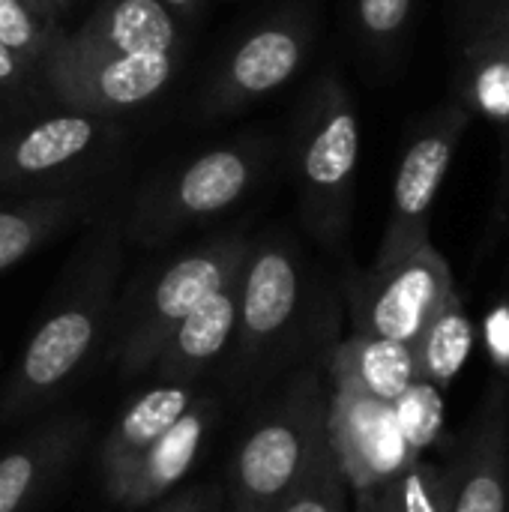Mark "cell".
Masks as SVG:
<instances>
[{
  "instance_id": "cell-1",
  "label": "cell",
  "mask_w": 509,
  "mask_h": 512,
  "mask_svg": "<svg viewBox=\"0 0 509 512\" xmlns=\"http://www.w3.org/2000/svg\"><path fill=\"white\" fill-rule=\"evenodd\" d=\"M51 309L30 333L0 390V423H24L54 408L111 336L123 267V225L105 222L72 261Z\"/></svg>"
},
{
  "instance_id": "cell-2",
  "label": "cell",
  "mask_w": 509,
  "mask_h": 512,
  "mask_svg": "<svg viewBox=\"0 0 509 512\" xmlns=\"http://www.w3.org/2000/svg\"><path fill=\"white\" fill-rule=\"evenodd\" d=\"M330 453L327 393L306 369L240 438L228 471V512H273Z\"/></svg>"
},
{
  "instance_id": "cell-3",
  "label": "cell",
  "mask_w": 509,
  "mask_h": 512,
  "mask_svg": "<svg viewBox=\"0 0 509 512\" xmlns=\"http://www.w3.org/2000/svg\"><path fill=\"white\" fill-rule=\"evenodd\" d=\"M249 249L252 237L246 228L225 231L165 261L150 273V279L135 285L126 303L117 300L111 348L120 375L135 378L150 372L174 327L243 267Z\"/></svg>"
},
{
  "instance_id": "cell-4",
  "label": "cell",
  "mask_w": 509,
  "mask_h": 512,
  "mask_svg": "<svg viewBox=\"0 0 509 512\" xmlns=\"http://www.w3.org/2000/svg\"><path fill=\"white\" fill-rule=\"evenodd\" d=\"M357 162V108L342 78L327 72L312 84L294 132V183L303 225L324 246H339L348 234Z\"/></svg>"
},
{
  "instance_id": "cell-5",
  "label": "cell",
  "mask_w": 509,
  "mask_h": 512,
  "mask_svg": "<svg viewBox=\"0 0 509 512\" xmlns=\"http://www.w3.org/2000/svg\"><path fill=\"white\" fill-rule=\"evenodd\" d=\"M264 159L267 147L258 141H237L192 156L144 186L123 234L141 246H162L183 228L225 213L252 189Z\"/></svg>"
},
{
  "instance_id": "cell-6",
  "label": "cell",
  "mask_w": 509,
  "mask_h": 512,
  "mask_svg": "<svg viewBox=\"0 0 509 512\" xmlns=\"http://www.w3.org/2000/svg\"><path fill=\"white\" fill-rule=\"evenodd\" d=\"M306 303L303 261L282 237L252 240L240 279V315L234 333V381H252L288 351Z\"/></svg>"
},
{
  "instance_id": "cell-7",
  "label": "cell",
  "mask_w": 509,
  "mask_h": 512,
  "mask_svg": "<svg viewBox=\"0 0 509 512\" xmlns=\"http://www.w3.org/2000/svg\"><path fill=\"white\" fill-rule=\"evenodd\" d=\"M468 120L471 114L465 105H447L435 117H429L408 144L393 180L390 216L372 267L396 264L429 243L432 207L441 192V183L447 180Z\"/></svg>"
},
{
  "instance_id": "cell-8",
  "label": "cell",
  "mask_w": 509,
  "mask_h": 512,
  "mask_svg": "<svg viewBox=\"0 0 509 512\" xmlns=\"http://www.w3.org/2000/svg\"><path fill=\"white\" fill-rule=\"evenodd\" d=\"M456 291L447 258L432 246H420L408 258L372 267L351 288L354 333L414 345L438 306Z\"/></svg>"
},
{
  "instance_id": "cell-9",
  "label": "cell",
  "mask_w": 509,
  "mask_h": 512,
  "mask_svg": "<svg viewBox=\"0 0 509 512\" xmlns=\"http://www.w3.org/2000/svg\"><path fill=\"white\" fill-rule=\"evenodd\" d=\"M330 384L327 441L351 492L378 489L420 459L408 447L390 402L369 396L339 375H330Z\"/></svg>"
},
{
  "instance_id": "cell-10",
  "label": "cell",
  "mask_w": 509,
  "mask_h": 512,
  "mask_svg": "<svg viewBox=\"0 0 509 512\" xmlns=\"http://www.w3.org/2000/svg\"><path fill=\"white\" fill-rule=\"evenodd\" d=\"M312 45V21L303 12H282L249 30L213 72L201 111L222 117L240 111L288 84Z\"/></svg>"
},
{
  "instance_id": "cell-11",
  "label": "cell",
  "mask_w": 509,
  "mask_h": 512,
  "mask_svg": "<svg viewBox=\"0 0 509 512\" xmlns=\"http://www.w3.org/2000/svg\"><path fill=\"white\" fill-rule=\"evenodd\" d=\"M48 90L84 114H111L150 102L174 81L180 54H138V57H69L57 51L42 54Z\"/></svg>"
},
{
  "instance_id": "cell-12",
  "label": "cell",
  "mask_w": 509,
  "mask_h": 512,
  "mask_svg": "<svg viewBox=\"0 0 509 512\" xmlns=\"http://www.w3.org/2000/svg\"><path fill=\"white\" fill-rule=\"evenodd\" d=\"M90 441V420L51 414L0 453V512H33L75 468Z\"/></svg>"
},
{
  "instance_id": "cell-13",
  "label": "cell",
  "mask_w": 509,
  "mask_h": 512,
  "mask_svg": "<svg viewBox=\"0 0 509 512\" xmlns=\"http://www.w3.org/2000/svg\"><path fill=\"white\" fill-rule=\"evenodd\" d=\"M45 51L69 57L180 54L177 18L162 0H102L75 33H54Z\"/></svg>"
},
{
  "instance_id": "cell-14",
  "label": "cell",
  "mask_w": 509,
  "mask_h": 512,
  "mask_svg": "<svg viewBox=\"0 0 509 512\" xmlns=\"http://www.w3.org/2000/svg\"><path fill=\"white\" fill-rule=\"evenodd\" d=\"M219 420V402L213 396H195L177 423L132 465L123 483L108 495L114 504L141 510L162 501L198 462L213 426Z\"/></svg>"
},
{
  "instance_id": "cell-15",
  "label": "cell",
  "mask_w": 509,
  "mask_h": 512,
  "mask_svg": "<svg viewBox=\"0 0 509 512\" xmlns=\"http://www.w3.org/2000/svg\"><path fill=\"white\" fill-rule=\"evenodd\" d=\"M240 279L243 267L174 327L150 366L159 381L192 384L231 348L240 315Z\"/></svg>"
},
{
  "instance_id": "cell-16",
  "label": "cell",
  "mask_w": 509,
  "mask_h": 512,
  "mask_svg": "<svg viewBox=\"0 0 509 512\" xmlns=\"http://www.w3.org/2000/svg\"><path fill=\"white\" fill-rule=\"evenodd\" d=\"M453 512H509V423L501 384L489 390L456 462Z\"/></svg>"
},
{
  "instance_id": "cell-17",
  "label": "cell",
  "mask_w": 509,
  "mask_h": 512,
  "mask_svg": "<svg viewBox=\"0 0 509 512\" xmlns=\"http://www.w3.org/2000/svg\"><path fill=\"white\" fill-rule=\"evenodd\" d=\"M195 396L198 393L192 390V384L159 381L120 411L96 453V468L105 495H111L123 483L132 465L177 423V417L192 405Z\"/></svg>"
},
{
  "instance_id": "cell-18",
  "label": "cell",
  "mask_w": 509,
  "mask_h": 512,
  "mask_svg": "<svg viewBox=\"0 0 509 512\" xmlns=\"http://www.w3.org/2000/svg\"><path fill=\"white\" fill-rule=\"evenodd\" d=\"M99 120V114L69 108L12 132L0 141V186L48 177L78 162L87 150L96 147L102 135Z\"/></svg>"
},
{
  "instance_id": "cell-19",
  "label": "cell",
  "mask_w": 509,
  "mask_h": 512,
  "mask_svg": "<svg viewBox=\"0 0 509 512\" xmlns=\"http://www.w3.org/2000/svg\"><path fill=\"white\" fill-rule=\"evenodd\" d=\"M330 375L348 378L369 396L393 405L417 381L414 351L405 342L354 333L333 351Z\"/></svg>"
},
{
  "instance_id": "cell-20",
  "label": "cell",
  "mask_w": 509,
  "mask_h": 512,
  "mask_svg": "<svg viewBox=\"0 0 509 512\" xmlns=\"http://www.w3.org/2000/svg\"><path fill=\"white\" fill-rule=\"evenodd\" d=\"M87 210L90 201L81 195H30L15 201L0 198V273L33 255Z\"/></svg>"
},
{
  "instance_id": "cell-21",
  "label": "cell",
  "mask_w": 509,
  "mask_h": 512,
  "mask_svg": "<svg viewBox=\"0 0 509 512\" xmlns=\"http://www.w3.org/2000/svg\"><path fill=\"white\" fill-rule=\"evenodd\" d=\"M474 339H477L474 324H471L459 294L453 291L438 306V312L429 318V324L411 345L417 381H426L444 393L465 369V363L474 351Z\"/></svg>"
},
{
  "instance_id": "cell-22",
  "label": "cell",
  "mask_w": 509,
  "mask_h": 512,
  "mask_svg": "<svg viewBox=\"0 0 509 512\" xmlns=\"http://www.w3.org/2000/svg\"><path fill=\"white\" fill-rule=\"evenodd\" d=\"M462 93L465 108L492 123H509V30L504 21H489L465 51Z\"/></svg>"
},
{
  "instance_id": "cell-23",
  "label": "cell",
  "mask_w": 509,
  "mask_h": 512,
  "mask_svg": "<svg viewBox=\"0 0 509 512\" xmlns=\"http://www.w3.org/2000/svg\"><path fill=\"white\" fill-rule=\"evenodd\" d=\"M399 512H453L456 498V462L450 468L435 462H411L396 480H390Z\"/></svg>"
},
{
  "instance_id": "cell-24",
  "label": "cell",
  "mask_w": 509,
  "mask_h": 512,
  "mask_svg": "<svg viewBox=\"0 0 509 512\" xmlns=\"http://www.w3.org/2000/svg\"><path fill=\"white\" fill-rule=\"evenodd\" d=\"M396 417L402 426V435L414 456H423L426 447H432L444 426V393L426 381H414L396 402Z\"/></svg>"
},
{
  "instance_id": "cell-25",
  "label": "cell",
  "mask_w": 509,
  "mask_h": 512,
  "mask_svg": "<svg viewBox=\"0 0 509 512\" xmlns=\"http://www.w3.org/2000/svg\"><path fill=\"white\" fill-rule=\"evenodd\" d=\"M348 483L333 450L309 471V477L282 498L273 512H348Z\"/></svg>"
},
{
  "instance_id": "cell-26",
  "label": "cell",
  "mask_w": 509,
  "mask_h": 512,
  "mask_svg": "<svg viewBox=\"0 0 509 512\" xmlns=\"http://www.w3.org/2000/svg\"><path fill=\"white\" fill-rule=\"evenodd\" d=\"M0 39L30 66L42 60L51 42V24L33 15L24 0H0Z\"/></svg>"
},
{
  "instance_id": "cell-27",
  "label": "cell",
  "mask_w": 509,
  "mask_h": 512,
  "mask_svg": "<svg viewBox=\"0 0 509 512\" xmlns=\"http://www.w3.org/2000/svg\"><path fill=\"white\" fill-rule=\"evenodd\" d=\"M411 9L414 0H354L357 30L372 48L387 51L405 33Z\"/></svg>"
},
{
  "instance_id": "cell-28",
  "label": "cell",
  "mask_w": 509,
  "mask_h": 512,
  "mask_svg": "<svg viewBox=\"0 0 509 512\" xmlns=\"http://www.w3.org/2000/svg\"><path fill=\"white\" fill-rule=\"evenodd\" d=\"M222 504L225 498L213 486H189L165 498L156 512H222Z\"/></svg>"
},
{
  "instance_id": "cell-29",
  "label": "cell",
  "mask_w": 509,
  "mask_h": 512,
  "mask_svg": "<svg viewBox=\"0 0 509 512\" xmlns=\"http://www.w3.org/2000/svg\"><path fill=\"white\" fill-rule=\"evenodd\" d=\"M354 495H357V512H399L390 483H384L378 489L354 492Z\"/></svg>"
},
{
  "instance_id": "cell-30",
  "label": "cell",
  "mask_w": 509,
  "mask_h": 512,
  "mask_svg": "<svg viewBox=\"0 0 509 512\" xmlns=\"http://www.w3.org/2000/svg\"><path fill=\"white\" fill-rule=\"evenodd\" d=\"M24 72H27V63L12 48H6L3 39H0V87L3 90L6 87H15L24 78Z\"/></svg>"
},
{
  "instance_id": "cell-31",
  "label": "cell",
  "mask_w": 509,
  "mask_h": 512,
  "mask_svg": "<svg viewBox=\"0 0 509 512\" xmlns=\"http://www.w3.org/2000/svg\"><path fill=\"white\" fill-rule=\"evenodd\" d=\"M30 9H33V15H39L45 24H54L57 18H60V12L69 6V0H24Z\"/></svg>"
},
{
  "instance_id": "cell-32",
  "label": "cell",
  "mask_w": 509,
  "mask_h": 512,
  "mask_svg": "<svg viewBox=\"0 0 509 512\" xmlns=\"http://www.w3.org/2000/svg\"><path fill=\"white\" fill-rule=\"evenodd\" d=\"M162 3H165V9L180 21V18H192L201 0H162Z\"/></svg>"
},
{
  "instance_id": "cell-33",
  "label": "cell",
  "mask_w": 509,
  "mask_h": 512,
  "mask_svg": "<svg viewBox=\"0 0 509 512\" xmlns=\"http://www.w3.org/2000/svg\"><path fill=\"white\" fill-rule=\"evenodd\" d=\"M495 3V18H504V15H509V0H492ZM492 18V21H495Z\"/></svg>"
},
{
  "instance_id": "cell-34",
  "label": "cell",
  "mask_w": 509,
  "mask_h": 512,
  "mask_svg": "<svg viewBox=\"0 0 509 512\" xmlns=\"http://www.w3.org/2000/svg\"><path fill=\"white\" fill-rule=\"evenodd\" d=\"M504 399H507V423H509V387L504 390Z\"/></svg>"
},
{
  "instance_id": "cell-35",
  "label": "cell",
  "mask_w": 509,
  "mask_h": 512,
  "mask_svg": "<svg viewBox=\"0 0 509 512\" xmlns=\"http://www.w3.org/2000/svg\"><path fill=\"white\" fill-rule=\"evenodd\" d=\"M495 21H504V24H507V30H509V15H504V18H495Z\"/></svg>"
}]
</instances>
